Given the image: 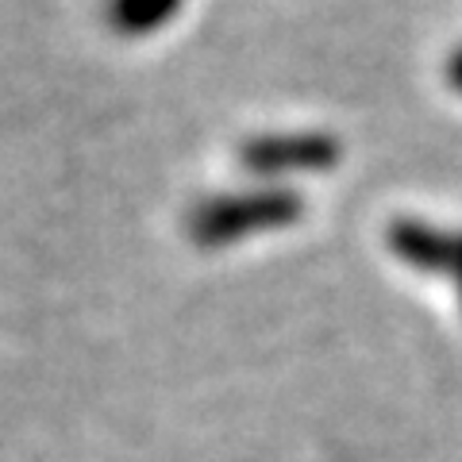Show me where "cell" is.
Listing matches in <instances>:
<instances>
[{
	"label": "cell",
	"instance_id": "4",
	"mask_svg": "<svg viewBox=\"0 0 462 462\" xmlns=\"http://www.w3.org/2000/svg\"><path fill=\"white\" fill-rule=\"evenodd\" d=\"M185 0H108L105 20L116 35H151L181 12Z\"/></svg>",
	"mask_w": 462,
	"mask_h": 462
},
{
	"label": "cell",
	"instance_id": "5",
	"mask_svg": "<svg viewBox=\"0 0 462 462\" xmlns=\"http://www.w3.org/2000/svg\"><path fill=\"white\" fill-rule=\"evenodd\" d=\"M447 81H451L455 89L462 93V47H458L451 58H447Z\"/></svg>",
	"mask_w": 462,
	"mask_h": 462
},
{
	"label": "cell",
	"instance_id": "3",
	"mask_svg": "<svg viewBox=\"0 0 462 462\" xmlns=\"http://www.w3.org/2000/svg\"><path fill=\"white\" fill-rule=\"evenodd\" d=\"M385 247L393 251L401 263H409L416 270H439L447 273L455 254V231L412 220V216H401L385 227Z\"/></svg>",
	"mask_w": 462,
	"mask_h": 462
},
{
	"label": "cell",
	"instance_id": "2",
	"mask_svg": "<svg viewBox=\"0 0 462 462\" xmlns=\"http://www.w3.org/2000/svg\"><path fill=\"white\" fill-rule=\"evenodd\" d=\"M239 166L263 178L278 173H324L343 162V143L328 132H270L239 143Z\"/></svg>",
	"mask_w": 462,
	"mask_h": 462
},
{
	"label": "cell",
	"instance_id": "6",
	"mask_svg": "<svg viewBox=\"0 0 462 462\" xmlns=\"http://www.w3.org/2000/svg\"><path fill=\"white\" fill-rule=\"evenodd\" d=\"M447 273H455L458 293H462V231H455V254H451V266H447Z\"/></svg>",
	"mask_w": 462,
	"mask_h": 462
},
{
	"label": "cell",
	"instance_id": "1",
	"mask_svg": "<svg viewBox=\"0 0 462 462\" xmlns=\"http://www.w3.org/2000/svg\"><path fill=\"white\" fill-rule=\"evenodd\" d=\"M305 216V197L285 185H263L247 193L208 197L189 212V239L197 247H227L243 236L293 227Z\"/></svg>",
	"mask_w": 462,
	"mask_h": 462
}]
</instances>
